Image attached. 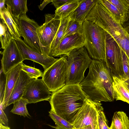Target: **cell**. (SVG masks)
Listing matches in <instances>:
<instances>
[{"label":"cell","instance_id":"2","mask_svg":"<svg viewBox=\"0 0 129 129\" xmlns=\"http://www.w3.org/2000/svg\"><path fill=\"white\" fill-rule=\"evenodd\" d=\"M88 98L79 84L66 85L51 94L50 111L72 123Z\"/></svg>","mask_w":129,"mask_h":129},{"label":"cell","instance_id":"1","mask_svg":"<svg viewBox=\"0 0 129 129\" xmlns=\"http://www.w3.org/2000/svg\"><path fill=\"white\" fill-rule=\"evenodd\" d=\"M113 81L112 75L105 61L92 59L88 74L79 85L92 101L112 102L115 99Z\"/></svg>","mask_w":129,"mask_h":129},{"label":"cell","instance_id":"27","mask_svg":"<svg viewBox=\"0 0 129 129\" xmlns=\"http://www.w3.org/2000/svg\"><path fill=\"white\" fill-rule=\"evenodd\" d=\"M120 12L123 17L124 22L127 19L129 14L128 0H108Z\"/></svg>","mask_w":129,"mask_h":129},{"label":"cell","instance_id":"6","mask_svg":"<svg viewBox=\"0 0 129 129\" xmlns=\"http://www.w3.org/2000/svg\"><path fill=\"white\" fill-rule=\"evenodd\" d=\"M68 72L67 57L62 56L44 70L42 79L49 90L53 92L66 85Z\"/></svg>","mask_w":129,"mask_h":129},{"label":"cell","instance_id":"12","mask_svg":"<svg viewBox=\"0 0 129 129\" xmlns=\"http://www.w3.org/2000/svg\"><path fill=\"white\" fill-rule=\"evenodd\" d=\"M85 44V40L82 33L68 36L60 41L51 53V56L52 57L67 56L72 50L84 46Z\"/></svg>","mask_w":129,"mask_h":129},{"label":"cell","instance_id":"17","mask_svg":"<svg viewBox=\"0 0 129 129\" xmlns=\"http://www.w3.org/2000/svg\"><path fill=\"white\" fill-rule=\"evenodd\" d=\"M96 0H81L77 9L70 15L71 20L82 24Z\"/></svg>","mask_w":129,"mask_h":129},{"label":"cell","instance_id":"15","mask_svg":"<svg viewBox=\"0 0 129 129\" xmlns=\"http://www.w3.org/2000/svg\"><path fill=\"white\" fill-rule=\"evenodd\" d=\"M32 79L21 70L9 97L7 107L22 98L27 85Z\"/></svg>","mask_w":129,"mask_h":129},{"label":"cell","instance_id":"37","mask_svg":"<svg viewBox=\"0 0 129 129\" xmlns=\"http://www.w3.org/2000/svg\"><path fill=\"white\" fill-rule=\"evenodd\" d=\"M52 0H47L44 1L42 4L38 6L39 9L41 10H42L47 4L50 2H52Z\"/></svg>","mask_w":129,"mask_h":129},{"label":"cell","instance_id":"16","mask_svg":"<svg viewBox=\"0 0 129 129\" xmlns=\"http://www.w3.org/2000/svg\"><path fill=\"white\" fill-rule=\"evenodd\" d=\"M22 62L10 70L6 74V84L4 100L3 104H0V107L3 110L7 107L9 97L21 70Z\"/></svg>","mask_w":129,"mask_h":129},{"label":"cell","instance_id":"36","mask_svg":"<svg viewBox=\"0 0 129 129\" xmlns=\"http://www.w3.org/2000/svg\"><path fill=\"white\" fill-rule=\"evenodd\" d=\"M121 25L129 35V14L127 20L124 22Z\"/></svg>","mask_w":129,"mask_h":129},{"label":"cell","instance_id":"18","mask_svg":"<svg viewBox=\"0 0 129 129\" xmlns=\"http://www.w3.org/2000/svg\"><path fill=\"white\" fill-rule=\"evenodd\" d=\"M113 87L115 93V99L129 104V90L126 82L121 78L112 75Z\"/></svg>","mask_w":129,"mask_h":129},{"label":"cell","instance_id":"21","mask_svg":"<svg viewBox=\"0 0 129 129\" xmlns=\"http://www.w3.org/2000/svg\"><path fill=\"white\" fill-rule=\"evenodd\" d=\"M109 129H129V119L125 113L122 111L115 112Z\"/></svg>","mask_w":129,"mask_h":129},{"label":"cell","instance_id":"3","mask_svg":"<svg viewBox=\"0 0 129 129\" xmlns=\"http://www.w3.org/2000/svg\"><path fill=\"white\" fill-rule=\"evenodd\" d=\"M85 20L93 22L109 34L129 59V35L112 16L101 0H96Z\"/></svg>","mask_w":129,"mask_h":129},{"label":"cell","instance_id":"39","mask_svg":"<svg viewBox=\"0 0 129 129\" xmlns=\"http://www.w3.org/2000/svg\"><path fill=\"white\" fill-rule=\"evenodd\" d=\"M74 129H92V127L90 125H87L84 127L79 128H75Z\"/></svg>","mask_w":129,"mask_h":129},{"label":"cell","instance_id":"23","mask_svg":"<svg viewBox=\"0 0 129 129\" xmlns=\"http://www.w3.org/2000/svg\"><path fill=\"white\" fill-rule=\"evenodd\" d=\"M81 0H73L63 5L55 11V15L60 18L66 17L69 16L78 7Z\"/></svg>","mask_w":129,"mask_h":129},{"label":"cell","instance_id":"28","mask_svg":"<svg viewBox=\"0 0 129 129\" xmlns=\"http://www.w3.org/2000/svg\"><path fill=\"white\" fill-rule=\"evenodd\" d=\"M82 24L71 20L68 23L65 32L61 40L70 35L78 33H82Z\"/></svg>","mask_w":129,"mask_h":129},{"label":"cell","instance_id":"4","mask_svg":"<svg viewBox=\"0 0 129 129\" xmlns=\"http://www.w3.org/2000/svg\"><path fill=\"white\" fill-rule=\"evenodd\" d=\"M84 46L92 59L105 61V32L93 22L85 20L82 23Z\"/></svg>","mask_w":129,"mask_h":129},{"label":"cell","instance_id":"38","mask_svg":"<svg viewBox=\"0 0 129 129\" xmlns=\"http://www.w3.org/2000/svg\"><path fill=\"white\" fill-rule=\"evenodd\" d=\"M6 0H0V12L2 11L6 8L5 6Z\"/></svg>","mask_w":129,"mask_h":129},{"label":"cell","instance_id":"29","mask_svg":"<svg viewBox=\"0 0 129 129\" xmlns=\"http://www.w3.org/2000/svg\"><path fill=\"white\" fill-rule=\"evenodd\" d=\"M101 1L116 21L121 25L122 24L124 21V19L116 7L108 0H101Z\"/></svg>","mask_w":129,"mask_h":129},{"label":"cell","instance_id":"11","mask_svg":"<svg viewBox=\"0 0 129 129\" xmlns=\"http://www.w3.org/2000/svg\"><path fill=\"white\" fill-rule=\"evenodd\" d=\"M51 93L42 80L32 79L27 85L22 98L29 104L50 100Z\"/></svg>","mask_w":129,"mask_h":129},{"label":"cell","instance_id":"25","mask_svg":"<svg viewBox=\"0 0 129 129\" xmlns=\"http://www.w3.org/2000/svg\"><path fill=\"white\" fill-rule=\"evenodd\" d=\"M0 40L1 48L4 49L8 44L13 37L4 20L1 18L0 22Z\"/></svg>","mask_w":129,"mask_h":129},{"label":"cell","instance_id":"26","mask_svg":"<svg viewBox=\"0 0 129 129\" xmlns=\"http://www.w3.org/2000/svg\"><path fill=\"white\" fill-rule=\"evenodd\" d=\"M49 116L55 123V126L49 125L56 129H74V127L71 123L59 116L53 112H49Z\"/></svg>","mask_w":129,"mask_h":129},{"label":"cell","instance_id":"24","mask_svg":"<svg viewBox=\"0 0 129 129\" xmlns=\"http://www.w3.org/2000/svg\"><path fill=\"white\" fill-rule=\"evenodd\" d=\"M28 104L26 100L21 98L14 104L13 107L10 112L24 117H30L26 107V105Z\"/></svg>","mask_w":129,"mask_h":129},{"label":"cell","instance_id":"8","mask_svg":"<svg viewBox=\"0 0 129 129\" xmlns=\"http://www.w3.org/2000/svg\"><path fill=\"white\" fill-rule=\"evenodd\" d=\"M17 20L19 32L25 43L34 50L48 56L38 34L37 29L40 26L38 23L26 14L18 18Z\"/></svg>","mask_w":129,"mask_h":129},{"label":"cell","instance_id":"22","mask_svg":"<svg viewBox=\"0 0 129 129\" xmlns=\"http://www.w3.org/2000/svg\"><path fill=\"white\" fill-rule=\"evenodd\" d=\"M71 20L70 15L66 17L61 18L60 26L50 46V53L51 56V53L61 40Z\"/></svg>","mask_w":129,"mask_h":129},{"label":"cell","instance_id":"40","mask_svg":"<svg viewBox=\"0 0 129 129\" xmlns=\"http://www.w3.org/2000/svg\"><path fill=\"white\" fill-rule=\"evenodd\" d=\"M0 129H11L8 126H6L0 123Z\"/></svg>","mask_w":129,"mask_h":129},{"label":"cell","instance_id":"20","mask_svg":"<svg viewBox=\"0 0 129 129\" xmlns=\"http://www.w3.org/2000/svg\"><path fill=\"white\" fill-rule=\"evenodd\" d=\"M27 0H6L7 8L15 17L26 14L28 10Z\"/></svg>","mask_w":129,"mask_h":129},{"label":"cell","instance_id":"30","mask_svg":"<svg viewBox=\"0 0 129 129\" xmlns=\"http://www.w3.org/2000/svg\"><path fill=\"white\" fill-rule=\"evenodd\" d=\"M21 70L25 72L31 78L38 79L42 77L43 73L39 69L26 65L22 63Z\"/></svg>","mask_w":129,"mask_h":129},{"label":"cell","instance_id":"9","mask_svg":"<svg viewBox=\"0 0 129 129\" xmlns=\"http://www.w3.org/2000/svg\"><path fill=\"white\" fill-rule=\"evenodd\" d=\"M105 32V59L107 67L112 75L121 78L123 74L121 49L108 33Z\"/></svg>","mask_w":129,"mask_h":129},{"label":"cell","instance_id":"31","mask_svg":"<svg viewBox=\"0 0 129 129\" xmlns=\"http://www.w3.org/2000/svg\"><path fill=\"white\" fill-rule=\"evenodd\" d=\"M7 76L6 74L1 68L0 74V104L2 105L4 101L6 87Z\"/></svg>","mask_w":129,"mask_h":129},{"label":"cell","instance_id":"32","mask_svg":"<svg viewBox=\"0 0 129 129\" xmlns=\"http://www.w3.org/2000/svg\"><path fill=\"white\" fill-rule=\"evenodd\" d=\"M121 51L123 72V76L121 78L124 80L129 78V59L125 53L121 49Z\"/></svg>","mask_w":129,"mask_h":129},{"label":"cell","instance_id":"19","mask_svg":"<svg viewBox=\"0 0 129 129\" xmlns=\"http://www.w3.org/2000/svg\"><path fill=\"white\" fill-rule=\"evenodd\" d=\"M1 18L2 19L6 24L8 28L15 41L21 38L18 22V18L14 17L9 10L6 8L2 11L0 12Z\"/></svg>","mask_w":129,"mask_h":129},{"label":"cell","instance_id":"42","mask_svg":"<svg viewBox=\"0 0 129 129\" xmlns=\"http://www.w3.org/2000/svg\"><path fill=\"white\" fill-rule=\"evenodd\" d=\"M128 1H129V0H128Z\"/></svg>","mask_w":129,"mask_h":129},{"label":"cell","instance_id":"10","mask_svg":"<svg viewBox=\"0 0 129 129\" xmlns=\"http://www.w3.org/2000/svg\"><path fill=\"white\" fill-rule=\"evenodd\" d=\"M45 18V23L39 27L37 32L41 42L45 48L47 56H51L50 46L60 26L61 18L55 14H46Z\"/></svg>","mask_w":129,"mask_h":129},{"label":"cell","instance_id":"14","mask_svg":"<svg viewBox=\"0 0 129 129\" xmlns=\"http://www.w3.org/2000/svg\"><path fill=\"white\" fill-rule=\"evenodd\" d=\"M16 41L23 61L28 59L37 63L41 65L45 70L50 67L58 59L43 55L29 46L21 38Z\"/></svg>","mask_w":129,"mask_h":129},{"label":"cell","instance_id":"7","mask_svg":"<svg viewBox=\"0 0 129 129\" xmlns=\"http://www.w3.org/2000/svg\"><path fill=\"white\" fill-rule=\"evenodd\" d=\"M102 105L88 98L73 119L72 123L74 128L90 125L92 129H99L98 113L99 111L104 110Z\"/></svg>","mask_w":129,"mask_h":129},{"label":"cell","instance_id":"5","mask_svg":"<svg viewBox=\"0 0 129 129\" xmlns=\"http://www.w3.org/2000/svg\"><path fill=\"white\" fill-rule=\"evenodd\" d=\"M68 72L66 85L79 84L85 78L84 74L92 59L84 46L72 50L67 56Z\"/></svg>","mask_w":129,"mask_h":129},{"label":"cell","instance_id":"13","mask_svg":"<svg viewBox=\"0 0 129 129\" xmlns=\"http://www.w3.org/2000/svg\"><path fill=\"white\" fill-rule=\"evenodd\" d=\"M1 53L2 55V68L6 74L23 61L16 42L14 39H11Z\"/></svg>","mask_w":129,"mask_h":129},{"label":"cell","instance_id":"33","mask_svg":"<svg viewBox=\"0 0 129 129\" xmlns=\"http://www.w3.org/2000/svg\"><path fill=\"white\" fill-rule=\"evenodd\" d=\"M103 110L99 111L98 113V120L99 129H109Z\"/></svg>","mask_w":129,"mask_h":129},{"label":"cell","instance_id":"34","mask_svg":"<svg viewBox=\"0 0 129 129\" xmlns=\"http://www.w3.org/2000/svg\"><path fill=\"white\" fill-rule=\"evenodd\" d=\"M73 0H52L51 4L54 5L56 9Z\"/></svg>","mask_w":129,"mask_h":129},{"label":"cell","instance_id":"35","mask_svg":"<svg viewBox=\"0 0 129 129\" xmlns=\"http://www.w3.org/2000/svg\"><path fill=\"white\" fill-rule=\"evenodd\" d=\"M8 120L2 108H0V123L6 126H8Z\"/></svg>","mask_w":129,"mask_h":129},{"label":"cell","instance_id":"41","mask_svg":"<svg viewBox=\"0 0 129 129\" xmlns=\"http://www.w3.org/2000/svg\"><path fill=\"white\" fill-rule=\"evenodd\" d=\"M126 82L127 84L128 88L129 90V78L123 80Z\"/></svg>","mask_w":129,"mask_h":129}]
</instances>
